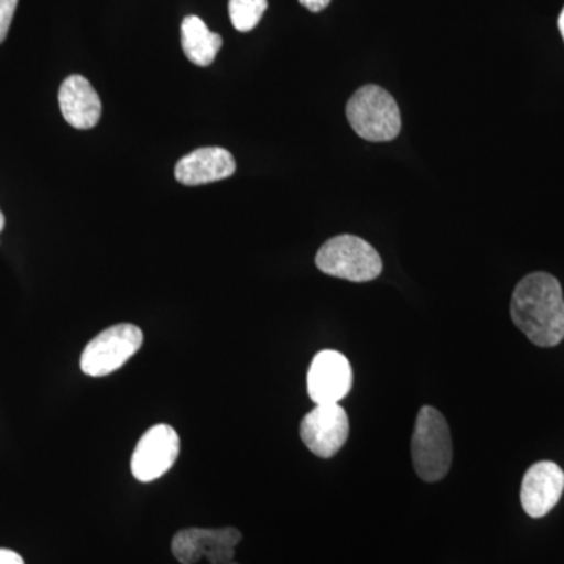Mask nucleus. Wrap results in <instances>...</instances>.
Returning a JSON list of instances; mask_svg holds the SVG:
<instances>
[{"label":"nucleus","mask_w":564,"mask_h":564,"mask_svg":"<svg viewBox=\"0 0 564 564\" xmlns=\"http://www.w3.org/2000/svg\"><path fill=\"white\" fill-rule=\"evenodd\" d=\"M511 318L538 347H556L564 339V296L560 281L552 274H527L516 285L511 299Z\"/></svg>","instance_id":"obj_1"},{"label":"nucleus","mask_w":564,"mask_h":564,"mask_svg":"<svg viewBox=\"0 0 564 564\" xmlns=\"http://www.w3.org/2000/svg\"><path fill=\"white\" fill-rule=\"evenodd\" d=\"M411 456L414 470L426 484L443 480L454 459L451 429L440 411L423 406L415 419Z\"/></svg>","instance_id":"obj_2"},{"label":"nucleus","mask_w":564,"mask_h":564,"mask_svg":"<svg viewBox=\"0 0 564 564\" xmlns=\"http://www.w3.org/2000/svg\"><path fill=\"white\" fill-rule=\"evenodd\" d=\"M347 118L361 139L383 143L402 131V117L395 99L378 85H364L347 104Z\"/></svg>","instance_id":"obj_3"},{"label":"nucleus","mask_w":564,"mask_h":564,"mask_svg":"<svg viewBox=\"0 0 564 564\" xmlns=\"http://www.w3.org/2000/svg\"><path fill=\"white\" fill-rule=\"evenodd\" d=\"M315 265L328 276L351 282L373 281L383 272V261L378 251L351 234L333 237L323 243L315 256Z\"/></svg>","instance_id":"obj_4"},{"label":"nucleus","mask_w":564,"mask_h":564,"mask_svg":"<svg viewBox=\"0 0 564 564\" xmlns=\"http://www.w3.org/2000/svg\"><path fill=\"white\" fill-rule=\"evenodd\" d=\"M143 345V333L131 323L110 326L85 347L82 372L88 377H106L121 369Z\"/></svg>","instance_id":"obj_5"},{"label":"nucleus","mask_w":564,"mask_h":564,"mask_svg":"<svg viewBox=\"0 0 564 564\" xmlns=\"http://www.w3.org/2000/svg\"><path fill=\"white\" fill-rule=\"evenodd\" d=\"M242 533L226 529H185L174 534L172 551L181 564H196L206 558L210 564H228L236 555Z\"/></svg>","instance_id":"obj_6"},{"label":"nucleus","mask_w":564,"mask_h":564,"mask_svg":"<svg viewBox=\"0 0 564 564\" xmlns=\"http://www.w3.org/2000/svg\"><path fill=\"white\" fill-rule=\"evenodd\" d=\"M350 434V421L339 403L317 404L300 423V436L318 458L339 454Z\"/></svg>","instance_id":"obj_7"},{"label":"nucleus","mask_w":564,"mask_h":564,"mask_svg":"<svg viewBox=\"0 0 564 564\" xmlns=\"http://www.w3.org/2000/svg\"><path fill=\"white\" fill-rule=\"evenodd\" d=\"M180 434L173 426L159 423L141 436L133 451L131 469L141 484H150L163 477L180 456Z\"/></svg>","instance_id":"obj_8"},{"label":"nucleus","mask_w":564,"mask_h":564,"mask_svg":"<svg viewBox=\"0 0 564 564\" xmlns=\"http://www.w3.org/2000/svg\"><path fill=\"white\" fill-rule=\"evenodd\" d=\"M352 386V369L347 356L322 350L314 356L307 372V393L315 404L339 403Z\"/></svg>","instance_id":"obj_9"},{"label":"nucleus","mask_w":564,"mask_h":564,"mask_svg":"<svg viewBox=\"0 0 564 564\" xmlns=\"http://www.w3.org/2000/svg\"><path fill=\"white\" fill-rule=\"evenodd\" d=\"M563 491L564 473L558 464L552 462L533 464L522 480V508L530 518H544L560 502Z\"/></svg>","instance_id":"obj_10"},{"label":"nucleus","mask_w":564,"mask_h":564,"mask_svg":"<svg viewBox=\"0 0 564 564\" xmlns=\"http://www.w3.org/2000/svg\"><path fill=\"white\" fill-rule=\"evenodd\" d=\"M237 163L234 155L225 148H198L177 162L176 180L184 185H204L231 177Z\"/></svg>","instance_id":"obj_11"},{"label":"nucleus","mask_w":564,"mask_h":564,"mask_svg":"<svg viewBox=\"0 0 564 564\" xmlns=\"http://www.w3.org/2000/svg\"><path fill=\"white\" fill-rule=\"evenodd\" d=\"M58 102L66 122L80 131L95 128L101 120V98L91 87L90 80L79 74H73L63 82Z\"/></svg>","instance_id":"obj_12"},{"label":"nucleus","mask_w":564,"mask_h":564,"mask_svg":"<svg viewBox=\"0 0 564 564\" xmlns=\"http://www.w3.org/2000/svg\"><path fill=\"white\" fill-rule=\"evenodd\" d=\"M181 41L188 61L198 66L212 65L223 44L221 36L210 32L198 17H187L182 21Z\"/></svg>","instance_id":"obj_13"},{"label":"nucleus","mask_w":564,"mask_h":564,"mask_svg":"<svg viewBox=\"0 0 564 564\" xmlns=\"http://www.w3.org/2000/svg\"><path fill=\"white\" fill-rule=\"evenodd\" d=\"M267 0H229V18L239 32H250L265 13Z\"/></svg>","instance_id":"obj_14"},{"label":"nucleus","mask_w":564,"mask_h":564,"mask_svg":"<svg viewBox=\"0 0 564 564\" xmlns=\"http://www.w3.org/2000/svg\"><path fill=\"white\" fill-rule=\"evenodd\" d=\"M17 7L18 0H0V43H3V40L9 35Z\"/></svg>","instance_id":"obj_15"},{"label":"nucleus","mask_w":564,"mask_h":564,"mask_svg":"<svg viewBox=\"0 0 564 564\" xmlns=\"http://www.w3.org/2000/svg\"><path fill=\"white\" fill-rule=\"evenodd\" d=\"M0 564H25L24 560L17 552L10 549H0Z\"/></svg>","instance_id":"obj_16"},{"label":"nucleus","mask_w":564,"mask_h":564,"mask_svg":"<svg viewBox=\"0 0 564 564\" xmlns=\"http://www.w3.org/2000/svg\"><path fill=\"white\" fill-rule=\"evenodd\" d=\"M300 3L313 13H318V11L325 10L326 7L332 3V0H299Z\"/></svg>","instance_id":"obj_17"},{"label":"nucleus","mask_w":564,"mask_h":564,"mask_svg":"<svg viewBox=\"0 0 564 564\" xmlns=\"http://www.w3.org/2000/svg\"><path fill=\"white\" fill-rule=\"evenodd\" d=\"M558 29H560V32H562V36H563V41H564V9L562 11V14H560Z\"/></svg>","instance_id":"obj_18"},{"label":"nucleus","mask_w":564,"mask_h":564,"mask_svg":"<svg viewBox=\"0 0 564 564\" xmlns=\"http://www.w3.org/2000/svg\"><path fill=\"white\" fill-rule=\"evenodd\" d=\"M3 226H6V217H3L2 212H0V232H2Z\"/></svg>","instance_id":"obj_19"},{"label":"nucleus","mask_w":564,"mask_h":564,"mask_svg":"<svg viewBox=\"0 0 564 564\" xmlns=\"http://www.w3.org/2000/svg\"><path fill=\"white\" fill-rule=\"evenodd\" d=\"M228 564H237V563H232V562H231V563H228Z\"/></svg>","instance_id":"obj_20"}]
</instances>
